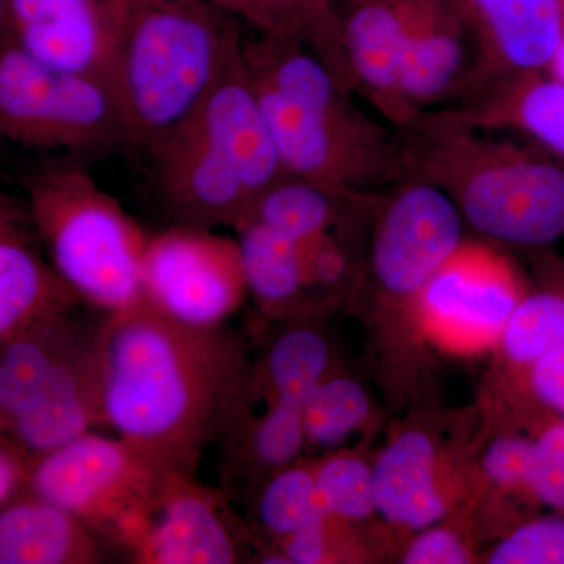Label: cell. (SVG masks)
<instances>
[{"instance_id": "cell-1", "label": "cell", "mask_w": 564, "mask_h": 564, "mask_svg": "<svg viewBox=\"0 0 564 564\" xmlns=\"http://www.w3.org/2000/svg\"><path fill=\"white\" fill-rule=\"evenodd\" d=\"M247 372L240 334L184 325L143 300L104 323L101 423L163 470L195 475L242 402Z\"/></svg>"}, {"instance_id": "cell-2", "label": "cell", "mask_w": 564, "mask_h": 564, "mask_svg": "<svg viewBox=\"0 0 564 564\" xmlns=\"http://www.w3.org/2000/svg\"><path fill=\"white\" fill-rule=\"evenodd\" d=\"M243 39L191 117L140 151L173 225L236 228L288 176L245 68Z\"/></svg>"}, {"instance_id": "cell-3", "label": "cell", "mask_w": 564, "mask_h": 564, "mask_svg": "<svg viewBox=\"0 0 564 564\" xmlns=\"http://www.w3.org/2000/svg\"><path fill=\"white\" fill-rule=\"evenodd\" d=\"M242 54L288 176L361 192L403 169L402 148L306 44L259 33L243 39Z\"/></svg>"}, {"instance_id": "cell-4", "label": "cell", "mask_w": 564, "mask_h": 564, "mask_svg": "<svg viewBox=\"0 0 564 564\" xmlns=\"http://www.w3.org/2000/svg\"><path fill=\"white\" fill-rule=\"evenodd\" d=\"M239 18L209 0H124L110 58V84L132 150L187 120L243 39Z\"/></svg>"}, {"instance_id": "cell-5", "label": "cell", "mask_w": 564, "mask_h": 564, "mask_svg": "<svg viewBox=\"0 0 564 564\" xmlns=\"http://www.w3.org/2000/svg\"><path fill=\"white\" fill-rule=\"evenodd\" d=\"M403 166L444 188L478 232L519 247L564 237V162L478 139L459 117L417 118Z\"/></svg>"}, {"instance_id": "cell-6", "label": "cell", "mask_w": 564, "mask_h": 564, "mask_svg": "<svg viewBox=\"0 0 564 564\" xmlns=\"http://www.w3.org/2000/svg\"><path fill=\"white\" fill-rule=\"evenodd\" d=\"M25 209L52 265L88 306L107 314L143 302L148 237L84 163L22 174Z\"/></svg>"}, {"instance_id": "cell-7", "label": "cell", "mask_w": 564, "mask_h": 564, "mask_svg": "<svg viewBox=\"0 0 564 564\" xmlns=\"http://www.w3.org/2000/svg\"><path fill=\"white\" fill-rule=\"evenodd\" d=\"M0 133L73 161L132 150V135L110 82L55 68L0 36Z\"/></svg>"}, {"instance_id": "cell-8", "label": "cell", "mask_w": 564, "mask_h": 564, "mask_svg": "<svg viewBox=\"0 0 564 564\" xmlns=\"http://www.w3.org/2000/svg\"><path fill=\"white\" fill-rule=\"evenodd\" d=\"M165 470L131 444L88 432L36 458L29 492L65 508L135 558L159 510Z\"/></svg>"}, {"instance_id": "cell-9", "label": "cell", "mask_w": 564, "mask_h": 564, "mask_svg": "<svg viewBox=\"0 0 564 564\" xmlns=\"http://www.w3.org/2000/svg\"><path fill=\"white\" fill-rule=\"evenodd\" d=\"M143 291L173 321L196 328L225 325L248 296L239 242L180 225L148 237Z\"/></svg>"}, {"instance_id": "cell-10", "label": "cell", "mask_w": 564, "mask_h": 564, "mask_svg": "<svg viewBox=\"0 0 564 564\" xmlns=\"http://www.w3.org/2000/svg\"><path fill=\"white\" fill-rule=\"evenodd\" d=\"M463 214L440 185L417 180L386 206L372 239L370 270L381 291L417 296L463 247Z\"/></svg>"}, {"instance_id": "cell-11", "label": "cell", "mask_w": 564, "mask_h": 564, "mask_svg": "<svg viewBox=\"0 0 564 564\" xmlns=\"http://www.w3.org/2000/svg\"><path fill=\"white\" fill-rule=\"evenodd\" d=\"M417 299L423 322L437 339L474 348L500 339L521 296L502 259L484 248L462 247Z\"/></svg>"}, {"instance_id": "cell-12", "label": "cell", "mask_w": 564, "mask_h": 564, "mask_svg": "<svg viewBox=\"0 0 564 564\" xmlns=\"http://www.w3.org/2000/svg\"><path fill=\"white\" fill-rule=\"evenodd\" d=\"M122 3L124 0H0V36L55 68L110 82Z\"/></svg>"}, {"instance_id": "cell-13", "label": "cell", "mask_w": 564, "mask_h": 564, "mask_svg": "<svg viewBox=\"0 0 564 564\" xmlns=\"http://www.w3.org/2000/svg\"><path fill=\"white\" fill-rule=\"evenodd\" d=\"M240 536L220 492L204 488L193 474L165 470L158 514L133 562L239 563Z\"/></svg>"}, {"instance_id": "cell-14", "label": "cell", "mask_w": 564, "mask_h": 564, "mask_svg": "<svg viewBox=\"0 0 564 564\" xmlns=\"http://www.w3.org/2000/svg\"><path fill=\"white\" fill-rule=\"evenodd\" d=\"M106 321L51 370L31 402L3 426L2 433L40 456L101 423V337Z\"/></svg>"}, {"instance_id": "cell-15", "label": "cell", "mask_w": 564, "mask_h": 564, "mask_svg": "<svg viewBox=\"0 0 564 564\" xmlns=\"http://www.w3.org/2000/svg\"><path fill=\"white\" fill-rule=\"evenodd\" d=\"M473 39L480 35L459 0H411L400 82L406 126L417 120L421 107L463 90L470 80Z\"/></svg>"}, {"instance_id": "cell-16", "label": "cell", "mask_w": 564, "mask_h": 564, "mask_svg": "<svg viewBox=\"0 0 564 564\" xmlns=\"http://www.w3.org/2000/svg\"><path fill=\"white\" fill-rule=\"evenodd\" d=\"M28 209L0 196V343L87 304L44 258Z\"/></svg>"}, {"instance_id": "cell-17", "label": "cell", "mask_w": 564, "mask_h": 564, "mask_svg": "<svg viewBox=\"0 0 564 564\" xmlns=\"http://www.w3.org/2000/svg\"><path fill=\"white\" fill-rule=\"evenodd\" d=\"M339 13L355 90L388 118L406 126L400 82L411 0H350Z\"/></svg>"}, {"instance_id": "cell-18", "label": "cell", "mask_w": 564, "mask_h": 564, "mask_svg": "<svg viewBox=\"0 0 564 564\" xmlns=\"http://www.w3.org/2000/svg\"><path fill=\"white\" fill-rule=\"evenodd\" d=\"M113 549L77 516L33 492L0 507V564H98Z\"/></svg>"}, {"instance_id": "cell-19", "label": "cell", "mask_w": 564, "mask_h": 564, "mask_svg": "<svg viewBox=\"0 0 564 564\" xmlns=\"http://www.w3.org/2000/svg\"><path fill=\"white\" fill-rule=\"evenodd\" d=\"M437 469V448L430 434L417 429L397 434L373 464L377 513L419 532L436 525L448 507Z\"/></svg>"}, {"instance_id": "cell-20", "label": "cell", "mask_w": 564, "mask_h": 564, "mask_svg": "<svg viewBox=\"0 0 564 564\" xmlns=\"http://www.w3.org/2000/svg\"><path fill=\"white\" fill-rule=\"evenodd\" d=\"M497 61L519 74L551 69L564 43L563 0H459Z\"/></svg>"}, {"instance_id": "cell-21", "label": "cell", "mask_w": 564, "mask_h": 564, "mask_svg": "<svg viewBox=\"0 0 564 564\" xmlns=\"http://www.w3.org/2000/svg\"><path fill=\"white\" fill-rule=\"evenodd\" d=\"M106 317L82 304L0 343V429L21 413L51 370Z\"/></svg>"}, {"instance_id": "cell-22", "label": "cell", "mask_w": 564, "mask_h": 564, "mask_svg": "<svg viewBox=\"0 0 564 564\" xmlns=\"http://www.w3.org/2000/svg\"><path fill=\"white\" fill-rule=\"evenodd\" d=\"M234 229L242 256L248 296L256 310L270 318L295 313L310 289L299 245L252 218Z\"/></svg>"}, {"instance_id": "cell-23", "label": "cell", "mask_w": 564, "mask_h": 564, "mask_svg": "<svg viewBox=\"0 0 564 564\" xmlns=\"http://www.w3.org/2000/svg\"><path fill=\"white\" fill-rule=\"evenodd\" d=\"M332 345L321 329L295 325L274 337L258 369L247 372L243 400L263 397L304 406L311 393L332 375Z\"/></svg>"}, {"instance_id": "cell-24", "label": "cell", "mask_w": 564, "mask_h": 564, "mask_svg": "<svg viewBox=\"0 0 564 564\" xmlns=\"http://www.w3.org/2000/svg\"><path fill=\"white\" fill-rule=\"evenodd\" d=\"M459 118L473 126H513L564 162V82L551 73L519 74L500 98Z\"/></svg>"}, {"instance_id": "cell-25", "label": "cell", "mask_w": 564, "mask_h": 564, "mask_svg": "<svg viewBox=\"0 0 564 564\" xmlns=\"http://www.w3.org/2000/svg\"><path fill=\"white\" fill-rule=\"evenodd\" d=\"M358 195L359 192L285 176L259 199L247 218L261 221L295 243H303L336 229L345 207Z\"/></svg>"}, {"instance_id": "cell-26", "label": "cell", "mask_w": 564, "mask_h": 564, "mask_svg": "<svg viewBox=\"0 0 564 564\" xmlns=\"http://www.w3.org/2000/svg\"><path fill=\"white\" fill-rule=\"evenodd\" d=\"M254 521L261 532L278 541L328 514L323 505L314 466L289 464L259 485L254 500Z\"/></svg>"}, {"instance_id": "cell-27", "label": "cell", "mask_w": 564, "mask_h": 564, "mask_svg": "<svg viewBox=\"0 0 564 564\" xmlns=\"http://www.w3.org/2000/svg\"><path fill=\"white\" fill-rule=\"evenodd\" d=\"M262 3L272 20L270 35L306 44L345 87L355 91L344 46L343 21L334 7L326 0H262Z\"/></svg>"}, {"instance_id": "cell-28", "label": "cell", "mask_w": 564, "mask_h": 564, "mask_svg": "<svg viewBox=\"0 0 564 564\" xmlns=\"http://www.w3.org/2000/svg\"><path fill=\"white\" fill-rule=\"evenodd\" d=\"M563 343L564 281L522 296L500 334L505 356L527 369Z\"/></svg>"}, {"instance_id": "cell-29", "label": "cell", "mask_w": 564, "mask_h": 564, "mask_svg": "<svg viewBox=\"0 0 564 564\" xmlns=\"http://www.w3.org/2000/svg\"><path fill=\"white\" fill-rule=\"evenodd\" d=\"M369 393L355 378L328 375L303 406L306 444L333 447L369 421Z\"/></svg>"}, {"instance_id": "cell-30", "label": "cell", "mask_w": 564, "mask_h": 564, "mask_svg": "<svg viewBox=\"0 0 564 564\" xmlns=\"http://www.w3.org/2000/svg\"><path fill=\"white\" fill-rule=\"evenodd\" d=\"M315 481L328 514L340 521H367L377 513L373 466L351 454H336L314 466Z\"/></svg>"}, {"instance_id": "cell-31", "label": "cell", "mask_w": 564, "mask_h": 564, "mask_svg": "<svg viewBox=\"0 0 564 564\" xmlns=\"http://www.w3.org/2000/svg\"><path fill=\"white\" fill-rule=\"evenodd\" d=\"M488 563L564 564V513L519 525L492 549Z\"/></svg>"}, {"instance_id": "cell-32", "label": "cell", "mask_w": 564, "mask_h": 564, "mask_svg": "<svg viewBox=\"0 0 564 564\" xmlns=\"http://www.w3.org/2000/svg\"><path fill=\"white\" fill-rule=\"evenodd\" d=\"M527 489L544 507L564 513V419L533 441Z\"/></svg>"}, {"instance_id": "cell-33", "label": "cell", "mask_w": 564, "mask_h": 564, "mask_svg": "<svg viewBox=\"0 0 564 564\" xmlns=\"http://www.w3.org/2000/svg\"><path fill=\"white\" fill-rule=\"evenodd\" d=\"M532 454L533 441L527 437H497L486 448L481 467L486 478L500 488H527Z\"/></svg>"}, {"instance_id": "cell-34", "label": "cell", "mask_w": 564, "mask_h": 564, "mask_svg": "<svg viewBox=\"0 0 564 564\" xmlns=\"http://www.w3.org/2000/svg\"><path fill=\"white\" fill-rule=\"evenodd\" d=\"M473 562L462 538L445 527H429L404 549V564H467Z\"/></svg>"}, {"instance_id": "cell-35", "label": "cell", "mask_w": 564, "mask_h": 564, "mask_svg": "<svg viewBox=\"0 0 564 564\" xmlns=\"http://www.w3.org/2000/svg\"><path fill=\"white\" fill-rule=\"evenodd\" d=\"M336 527L337 519L334 516H323L282 541L281 552L288 556L291 564L336 562V543L333 538Z\"/></svg>"}, {"instance_id": "cell-36", "label": "cell", "mask_w": 564, "mask_h": 564, "mask_svg": "<svg viewBox=\"0 0 564 564\" xmlns=\"http://www.w3.org/2000/svg\"><path fill=\"white\" fill-rule=\"evenodd\" d=\"M36 458L9 434H0V507L29 492Z\"/></svg>"}, {"instance_id": "cell-37", "label": "cell", "mask_w": 564, "mask_h": 564, "mask_svg": "<svg viewBox=\"0 0 564 564\" xmlns=\"http://www.w3.org/2000/svg\"><path fill=\"white\" fill-rule=\"evenodd\" d=\"M529 381L534 399L545 410L564 417V343L529 367Z\"/></svg>"}, {"instance_id": "cell-38", "label": "cell", "mask_w": 564, "mask_h": 564, "mask_svg": "<svg viewBox=\"0 0 564 564\" xmlns=\"http://www.w3.org/2000/svg\"><path fill=\"white\" fill-rule=\"evenodd\" d=\"M209 2L239 18L240 21L247 22L259 33L270 35L273 32L272 20L262 0H209Z\"/></svg>"}, {"instance_id": "cell-39", "label": "cell", "mask_w": 564, "mask_h": 564, "mask_svg": "<svg viewBox=\"0 0 564 564\" xmlns=\"http://www.w3.org/2000/svg\"><path fill=\"white\" fill-rule=\"evenodd\" d=\"M326 2H328L329 6L334 7V9H336L337 3H339V2L347 3V2H350V0H326Z\"/></svg>"}, {"instance_id": "cell-40", "label": "cell", "mask_w": 564, "mask_h": 564, "mask_svg": "<svg viewBox=\"0 0 564 564\" xmlns=\"http://www.w3.org/2000/svg\"><path fill=\"white\" fill-rule=\"evenodd\" d=\"M563 7H564V0H563Z\"/></svg>"}]
</instances>
